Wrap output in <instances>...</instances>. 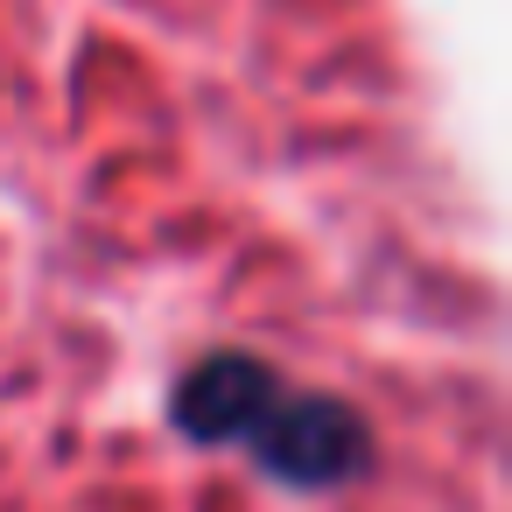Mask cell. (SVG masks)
I'll list each match as a JSON object with an SVG mask.
<instances>
[{
	"label": "cell",
	"mask_w": 512,
	"mask_h": 512,
	"mask_svg": "<svg viewBox=\"0 0 512 512\" xmlns=\"http://www.w3.org/2000/svg\"><path fill=\"white\" fill-rule=\"evenodd\" d=\"M274 400H281V372H274L267 358H253V351H211V358H197V365L176 379L169 421H176L190 442L225 449V442H246L253 421H260Z\"/></svg>",
	"instance_id": "2"
},
{
	"label": "cell",
	"mask_w": 512,
	"mask_h": 512,
	"mask_svg": "<svg viewBox=\"0 0 512 512\" xmlns=\"http://www.w3.org/2000/svg\"><path fill=\"white\" fill-rule=\"evenodd\" d=\"M246 449L288 491H337V484L372 470L379 442H372V421L351 400H337V393H288L281 386V400L253 421Z\"/></svg>",
	"instance_id": "1"
}]
</instances>
